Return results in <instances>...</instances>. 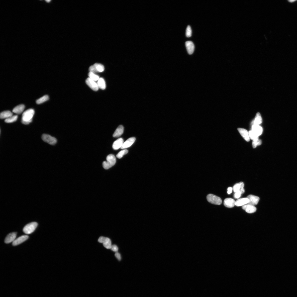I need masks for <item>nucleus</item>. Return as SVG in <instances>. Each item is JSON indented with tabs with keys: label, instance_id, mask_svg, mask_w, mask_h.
I'll use <instances>...</instances> for the list:
<instances>
[{
	"label": "nucleus",
	"instance_id": "20e7f679",
	"mask_svg": "<svg viewBox=\"0 0 297 297\" xmlns=\"http://www.w3.org/2000/svg\"><path fill=\"white\" fill-rule=\"evenodd\" d=\"M171 165L174 170L187 181L194 182L197 179L198 175L194 166L178 155L172 158Z\"/></svg>",
	"mask_w": 297,
	"mask_h": 297
},
{
	"label": "nucleus",
	"instance_id": "ddd939ff",
	"mask_svg": "<svg viewBox=\"0 0 297 297\" xmlns=\"http://www.w3.org/2000/svg\"><path fill=\"white\" fill-rule=\"evenodd\" d=\"M177 152L179 156L189 162L197 161L199 156L197 151L192 149L189 147L182 144L178 145L177 147Z\"/></svg>",
	"mask_w": 297,
	"mask_h": 297
},
{
	"label": "nucleus",
	"instance_id": "9d476101",
	"mask_svg": "<svg viewBox=\"0 0 297 297\" xmlns=\"http://www.w3.org/2000/svg\"><path fill=\"white\" fill-rule=\"evenodd\" d=\"M196 172L201 178L208 179L212 176V169L209 159L205 156L201 155L195 161L194 166Z\"/></svg>",
	"mask_w": 297,
	"mask_h": 297
},
{
	"label": "nucleus",
	"instance_id": "f8f14e48",
	"mask_svg": "<svg viewBox=\"0 0 297 297\" xmlns=\"http://www.w3.org/2000/svg\"><path fill=\"white\" fill-rule=\"evenodd\" d=\"M36 235L34 230L25 231L9 240V244L13 246H23L33 241Z\"/></svg>",
	"mask_w": 297,
	"mask_h": 297
},
{
	"label": "nucleus",
	"instance_id": "f257e3e1",
	"mask_svg": "<svg viewBox=\"0 0 297 297\" xmlns=\"http://www.w3.org/2000/svg\"><path fill=\"white\" fill-rule=\"evenodd\" d=\"M69 227V221L65 217H60L50 222L45 228L43 245L50 249H56L65 242Z\"/></svg>",
	"mask_w": 297,
	"mask_h": 297
},
{
	"label": "nucleus",
	"instance_id": "9b49d317",
	"mask_svg": "<svg viewBox=\"0 0 297 297\" xmlns=\"http://www.w3.org/2000/svg\"><path fill=\"white\" fill-rule=\"evenodd\" d=\"M98 198V194L96 191L91 190L81 195L80 197L74 199L72 205L74 208L79 209L91 204Z\"/></svg>",
	"mask_w": 297,
	"mask_h": 297
},
{
	"label": "nucleus",
	"instance_id": "4468645a",
	"mask_svg": "<svg viewBox=\"0 0 297 297\" xmlns=\"http://www.w3.org/2000/svg\"><path fill=\"white\" fill-rule=\"evenodd\" d=\"M92 3H99L100 1H92Z\"/></svg>",
	"mask_w": 297,
	"mask_h": 297
},
{
	"label": "nucleus",
	"instance_id": "1a4fd4ad",
	"mask_svg": "<svg viewBox=\"0 0 297 297\" xmlns=\"http://www.w3.org/2000/svg\"><path fill=\"white\" fill-rule=\"evenodd\" d=\"M25 231V226L19 221H12L2 225L0 230V236L2 238L16 237Z\"/></svg>",
	"mask_w": 297,
	"mask_h": 297
},
{
	"label": "nucleus",
	"instance_id": "423d86ee",
	"mask_svg": "<svg viewBox=\"0 0 297 297\" xmlns=\"http://www.w3.org/2000/svg\"><path fill=\"white\" fill-rule=\"evenodd\" d=\"M247 286V280L245 277L241 276L236 278L227 285L225 292L226 297H242Z\"/></svg>",
	"mask_w": 297,
	"mask_h": 297
},
{
	"label": "nucleus",
	"instance_id": "6e6552de",
	"mask_svg": "<svg viewBox=\"0 0 297 297\" xmlns=\"http://www.w3.org/2000/svg\"><path fill=\"white\" fill-rule=\"evenodd\" d=\"M50 215V211L47 209L36 210L26 217L25 224L34 229H40L48 220Z\"/></svg>",
	"mask_w": 297,
	"mask_h": 297
},
{
	"label": "nucleus",
	"instance_id": "39448f33",
	"mask_svg": "<svg viewBox=\"0 0 297 297\" xmlns=\"http://www.w3.org/2000/svg\"><path fill=\"white\" fill-rule=\"evenodd\" d=\"M271 280V276L269 275L260 276L248 285L242 297H252L261 294L267 288Z\"/></svg>",
	"mask_w": 297,
	"mask_h": 297
},
{
	"label": "nucleus",
	"instance_id": "7ed1b4c3",
	"mask_svg": "<svg viewBox=\"0 0 297 297\" xmlns=\"http://www.w3.org/2000/svg\"><path fill=\"white\" fill-rule=\"evenodd\" d=\"M83 277L87 283L103 290L110 289L114 283V279L111 276L93 268H89L85 270Z\"/></svg>",
	"mask_w": 297,
	"mask_h": 297
},
{
	"label": "nucleus",
	"instance_id": "f03ea898",
	"mask_svg": "<svg viewBox=\"0 0 297 297\" xmlns=\"http://www.w3.org/2000/svg\"><path fill=\"white\" fill-rule=\"evenodd\" d=\"M208 133L206 130L198 127H190L178 136L179 144L189 147L194 145H203L209 140Z\"/></svg>",
	"mask_w": 297,
	"mask_h": 297
},
{
	"label": "nucleus",
	"instance_id": "0eeeda50",
	"mask_svg": "<svg viewBox=\"0 0 297 297\" xmlns=\"http://www.w3.org/2000/svg\"><path fill=\"white\" fill-rule=\"evenodd\" d=\"M248 262V256L245 251L238 252L226 269L228 275H236L240 273L246 267Z\"/></svg>",
	"mask_w": 297,
	"mask_h": 297
}]
</instances>
